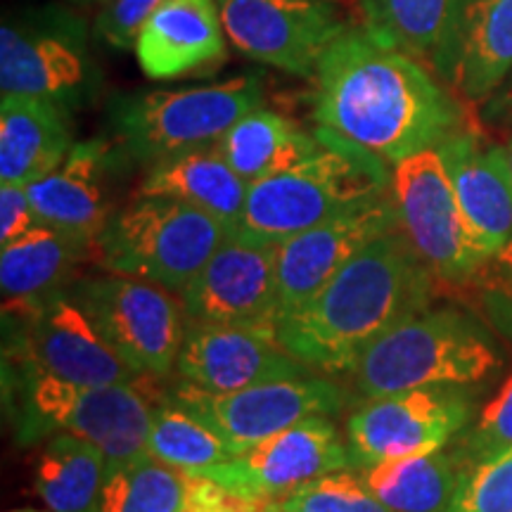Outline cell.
Returning <instances> with one entry per match:
<instances>
[{
  "label": "cell",
  "instance_id": "obj_38",
  "mask_svg": "<svg viewBox=\"0 0 512 512\" xmlns=\"http://www.w3.org/2000/svg\"><path fill=\"white\" fill-rule=\"evenodd\" d=\"M38 223L27 185L0 183V247L27 235Z\"/></svg>",
  "mask_w": 512,
  "mask_h": 512
},
{
  "label": "cell",
  "instance_id": "obj_42",
  "mask_svg": "<svg viewBox=\"0 0 512 512\" xmlns=\"http://www.w3.org/2000/svg\"><path fill=\"white\" fill-rule=\"evenodd\" d=\"M273 512H278V510H273Z\"/></svg>",
  "mask_w": 512,
  "mask_h": 512
},
{
  "label": "cell",
  "instance_id": "obj_30",
  "mask_svg": "<svg viewBox=\"0 0 512 512\" xmlns=\"http://www.w3.org/2000/svg\"><path fill=\"white\" fill-rule=\"evenodd\" d=\"M145 453L183 472H202L238 456L226 439L171 401L155 406Z\"/></svg>",
  "mask_w": 512,
  "mask_h": 512
},
{
  "label": "cell",
  "instance_id": "obj_4",
  "mask_svg": "<svg viewBox=\"0 0 512 512\" xmlns=\"http://www.w3.org/2000/svg\"><path fill=\"white\" fill-rule=\"evenodd\" d=\"M491 330L463 309H430L403 318L363 351L351 384L363 401L420 387H472L501 370Z\"/></svg>",
  "mask_w": 512,
  "mask_h": 512
},
{
  "label": "cell",
  "instance_id": "obj_9",
  "mask_svg": "<svg viewBox=\"0 0 512 512\" xmlns=\"http://www.w3.org/2000/svg\"><path fill=\"white\" fill-rule=\"evenodd\" d=\"M107 342L145 377H169L185 339L183 304L162 285L131 275L83 278L69 285Z\"/></svg>",
  "mask_w": 512,
  "mask_h": 512
},
{
  "label": "cell",
  "instance_id": "obj_29",
  "mask_svg": "<svg viewBox=\"0 0 512 512\" xmlns=\"http://www.w3.org/2000/svg\"><path fill=\"white\" fill-rule=\"evenodd\" d=\"M190 475L147 453L107 465L98 512H185Z\"/></svg>",
  "mask_w": 512,
  "mask_h": 512
},
{
  "label": "cell",
  "instance_id": "obj_37",
  "mask_svg": "<svg viewBox=\"0 0 512 512\" xmlns=\"http://www.w3.org/2000/svg\"><path fill=\"white\" fill-rule=\"evenodd\" d=\"M188 475L190 486L185 512H273V503L266 498L242 496L204 475L195 472Z\"/></svg>",
  "mask_w": 512,
  "mask_h": 512
},
{
  "label": "cell",
  "instance_id": "obj_5",
  "mask_svg": "<svg viewBox=\"0 0 512 512\" xmlns=\"http://www.w3.org/2000/svg\"><path fill=\"white\" fill-rule=\"evenodd\" d=\"M233 228L174 197L136 195L102 230L98 261L105 271L185 290Z\"/></svg>",
  "mask_w": 512,
  "mask_h": 512
},
{
  "label": "cell",
  "instance_id": "obj_36",
  "mask_svg": "<svg viewBox=\"0 0 512 512\" xmlns=\"http://www.w3.org/2000/svg\"><path fill=\"white\" fill-rule=\"evenodd\" d=\"M164 0H112L98 19V36L114 48H133L143 24Z\"/></svg>",
  "mask_w": 512,
  "mask_h": 512
},
{
  "label": "cell",
  "instance_id": "obj_23",
  "mask_svg": "<svg viewBox=\"0 0 512 512\" xmlns=\"http://www.w3.org/2000/svg\"><path fill=\"white\" fill-rule=\"evenodd\" d=\"M67 107L50 100L3 95L0 183L29 185L55 171L72 152Z\"/></svg>",
  "mask_w": 512,
  "mask_h": 512
},
{
  "label": "cell",
  "instance_id": "obj_21",
  "mask_svg": "<svg viewBox=\"0 0 512 512\" xmlns=\"http://www.w3.org/2000/svg\"><path fill=\"white\" fill-rule=\"evenodd\" d=\"M437 150L472 238L491 259L512 238V171L503 145H484L475 131L465 128Z\"/></svg>",
  "mask_w": 512,
  "mask_h": 512
},
{
  "label": "cell",
  "instance_id": "obj_25",
  "mask_svg": "<svg viewBox=\"0 0 512 512\" xmlns=\"http://www.w3.org/2000/svg\"><path fill=\"white\" fill-rule=\"evenodd\" d=\"M98 259V242L38 223L0 252V287L5 299L43 297L69 287L76 266Z\"/></svg>",
  "mask_w": 512,
  "mask_h": 512
},
{
  "label": "cell",
  "instance_id": "obj_11",
  "mask_svg": "<svg viewBox=\"0 0 512 512\" xmlns=\"http://www.w3.org/2000/svg\"><path fill=\"white\" fill-rule=\"evenodd\" d=\"M470 387H420L363 401L347 418L351 467L422 456L453 444L475 422Z\"/></svg>",
  "mask_w": 512,
  "mask_h": 512
},
{
  "label": "cell",
  "instance_id": "obj_7",
  "mask_svg": "<svg viewBox=\"0 0 512 512\" xmlns=\"http://www.w3.org/2000/svg\"><path fill=\"white\" fill-rule=\"evenodd\" d=\"M19 441L34 444L53 434H74L100 446L107 465L145 453L155 401L136 384H74L24 370Z\"/></svg>",
  "mask_w": 512,
  "mask_h": 512
},
{
  "label": "cell",
  "instance_id": "obj_35",
  "mask_svg": "<svg viewBox=\"0 0 512 512\" xmlns=\"http://www.w3.org/2000/svg\"><path fill=\"white\" fill-rule=\"evenodd\" d=\"M475 283L484 292V306L494 323L512 337V238L496 256L486 261Z\"/></svg>",
  "mask_w": 512,
  "mask_h": 512
},
{
  "label": "cell",
  "instance_id": "obj_14",
  "mask_svg": "<svg viewBox=\"0 0 512 512\" xmlns=\"http://www.w3.org/2000/svg\"><path fill=\"white\" fill-rule=\"evenodd\" d=\"M226 36L256 62L316 76L320 57L347 29L330 0H219Z\"/></svg>",
  "mask_w": 512,
  "mask_h": 512
},
{
  "label": "cell",
  "instance_id": "obj_28",
  "mask_svg": "<svg viewBox=\"0 0 512 512\" xmlns=\"http://www.w3.org/2000/svg\"><path fill=\"white\" fill-rule=\"evenodd\" d=\"M107 456L93 441L53 434L38 456L36 491L53 512H98Z\"/></svg>",
  "mask_w": 512,
  "mask_h": 512
},
{
  "label": "cell",
  "instance_id": "obj_8",
  "mask_svg": "<svg viewBox=\"0 0 512 512\" xmlns=\"http://www.w3.org/2000/svg\"><path fill=\"white\" fill-rule=\"evenodd\" d=\"M3 316L19 320V335L12 347L19 349L24 370L93 387L136 384L145 377L107 342L69 287L43 297L10 299Z\"/></svg>",
  "mask_w": 512,
  "mask_h": 512
},
{
  "label": "cell",
  "instance_id": "obj_22",
  "mask_svg": "<svg viewBox=\"0 0 512 512\" xmlns=\"http://www.w3.org/2000/svg\"><path fill=\"white\" fill-rule=\"evenodd\" d=\"M226 29L219 0H164L136 38L140 69L171 81L226 57Z\"/></svg>",
  "mask_w": 512,
  "mask_h": 512
},
{
  "label": "cell",
  "instance_id": "obj_3",
  "mask_svg": "<svg viewBox=\"0 0 512 512\" xmlns=\"http://www.w3.org/2000/svg\"><path fill=\"white\" fill-rule=\"evenodd\" d=\"M320 147L292 169L249 183L235 238L275 245L323 223L339 211L392 192V171L328 128H318Z\"/></svg>",
  "mask_w": 512,
  "mask_h": 512
},
{
  "label": "cell",
  "instance_id": "obj_20",
  "mask_svg": "<svg viewBox=\"0 0 512 512\" xmlns=\"http://www.w3.org/2000/svg\"><path fill=\"white\" fill-rule=\"evenodd\" d=\"M114 157L105 140L74 145L55 171L27 185L38 221L98 242L117 214L112 204Z\"/></svg>",
  "mask_w": 512,
  "mask_h": 512
},
{
  "label": "cell",
  "instance_id": "obj_10",
  "mask_svg": "<svg viewBox=\"0 0 512 512\" xmlns=\"http://www.w3.org/2000/svg\"><path fill=\"white\" fill-rule=\"evenodd\" d=\"M166 401L202 420L226 439L235 453L259 444L316 415H337L349 403V394L330 375H302L290 380L261 382L238 392H207L178 380Z\"/></svg>",
  "mask_w": 512,
  "mask_h": 512
},
{
  "label": "cell",
  "instance_id": "obj_24",
  "mask_svg": "<svg viewBox=\"0 0 512 512\" xmlns=\"http://www.w3.org/2000/svg\"><path fill=\"white\" fill-rule=\"evenodd\" d=\"M249 183L226 162L219 145L200 147L152 164L138 195L174 197L235 230L245 211Z\"/></svg>",
  "mask_w": 512,
  "mask_h": 512
},
{
  "label": "cell",
  "instance_id": "obj_1",
  "mask_svg": "<svg viewBox=\"0 0 512 512\" xmlns=\"http://www.w3.org/2000/svg\"><path fill=\"white\" fill-rule=\"evenodd\" d=\"M316 121L389 166L467 128L456 95L368 27H347L320 57Z\"/></svg>",
  "mask_w": 512,
  "mask_h": 512
},
{
  "label": "cell",
  "instance_id": "obj_12",
  "mask_svg": "<svg viewBox=\"0 0 512 512\" xmlns=\"http://www.w3.org/2000/svg\"><path fill=\"white\" fill-rule=\"evenodd\" d=\"M392 195L403 235L434 278L475 283L489 259L472 238L437 147L392 166Z\"/></svg>",
  "mask_w": 512,
  "mask_h": 512
},
{
  "label": "cell",
  "instance_id": "obj_19",
  "mask_svg": "<svg viewBox=\"0 0 512 512\" xmlns=\"http://www.w3.org/2000/svg\"><path fill=\"white\" fill-rule=\"evenodd\" d=\"M432 64L465 100H489L512 74V0H458Z\"/></svg>",
  "mask_w": 512,
  "mask_h": 512
},
{
  "label": "cell",
  "instance_id": "obj_2",
  "mask_svg": "<svg viewBox=\"0 0 512 512\" xmlns=\"http://www.w3.org/2000/svg\"><path fill=\"white\" fill-rule=\"evenodd\" d=\"M434 275L401 226L375 238L297 309L273 318V335L313 373H351L375 339L432 302Z\"/></svg>",
  "mask_w": 512,
  "mask_h": 512
},
{
  "label": "cell",
  "instance_id": "obj_13",
  "mask_svg": "<svg viewBox=\"0 0 512 512\" xmlns=\"http://www.w3.org/2000/svg\"><path fill=\"white\" fill-rule=\"evenodd\" d=\"M98 86L81 24L69 15L12 19L0 29L3 95L79 105Z\"/></svg>",
  "mask_w": 512,
  "mask_h": 512
},
{
  "label": "cell",
  "instance_id": "obj_32",
  "mask_svg": "<svg viewBox=\"0 0 512 512\" xmlns=\"http://www.w3.org/2000/svg\"><path fill=\"white\" fill-rule=\"evenodd\" d=\"M271 503L278 512H394L351 467L328 472Z\"/></svg>",
  "mask_w": 512,
  "mask_h": 512
},
{
  "label": "cell",
  "instance_id": "obj_16",
  "mask_svg": "<svg viewBox=\"0 0 512 512\" xmlns=\"http://www.w3.org/2000/svg\"><path fill=\"white\" fill-rule=\"evenodd\" d=\"M399 226V211L389 192L377 200L339 211L292 238L275 242L278 313L309 302L363 247Z\"/></svg>",
  "mask_w": 512,
  "mask_h": 512
},
{
  "label": "cell",
  "instance_id": "obj_33",
  "mask_svg": "<svg viewBox=\"0 0 512 512\" xmlns=\"http://www.w3.org/2000/svg\"><path fill=\"white\" fill-rule=\"evenodd\" d=\"M446 512H512V446L467 465Z\"/></svg>",
  "mask_w": 512,
  "mask_h": 512
},
{
  "label": "cell",
  "instance_id": "obj_41",
  "mask_svg": "<svg viewBox=\"0 0 512 512\" xmlns=\"http://www.w3.org/2000/svg\"><path fill=\"white\" fill-rule=\"evenodd\" d=\"M12 512H36V510H12Z\"/></svg>",
  "mask_w": 512,
  "mask_h": 512
},
{
  "label": "cell",
  "instance_id": "obj_18",
  "mask_svg": "<svg viewBox=\"0 0 512 512\" xmlns=\"http://www.w3.org/2000/svg\"><path fill=\"white\" fill-rule=\"evenodd\" d=\"M183 309L190 323L273 325L278 316L275 245L230 235L183 290Z\"/></svg>",
  "mask_w": 512,
  "mask_h": 512
},
{
  "label": "cell",
  "instance_id": "obj_34",
  "mask_svg": "<svg viewBox=\"0 0 512 512\" xmlns=\"http://www.w3.org/2000/svg\"><path fill=\"white\" fill-rule=\"evenodd\" d=\"M456 441L463 448L467 463H477L512 446V375L494 399L484 403L479 418Z\"/></svg>",
  "mask_w": 512,
  "mask_h": 512
},
{
  "label": "cell",
  "instance_id": "obj_26",
  "mask_svg": "<svg viewBox=\"0 0 512 512\" xmlns=\"http://www.w3.org/2000/svg\"><path fill=\"white\" fill-rule=\"evenodd\" d=\"M467 465L463 448L453 441L422 456L361 467L358 475L394 512H446Z\"/></svg>",
  "mask_w": 512,
  "mask_h": 512
},
{
  "label": "cell",
  "instance_id": "obj_17",
  "mask_svg": "<svg viewBox=\"0 0 512 512\" xmlns=\"http://www.w3.org/2000/svg\"><path fill=\"white\" fill-rule=\"evenodd\" d=\"M311 373L280 347L271 325L190 323L176 361L178 380L219 394Z\"/></svg>",
  "mask_w": 512,
  "mask_h": 512
},
{
  "label": "cell",
  "instance_id": "obj_15",
  "mask_svg": "<svg viewBox=\"0 0 512 512\" xmlns=\"http://www.w3.org/2000/svg\"><path fill=\"white\" fill-rule=\"evenodd\" d=\"M351 467L347 439L330 415L306 418L259 444L245 448L228 463L195 472L249 498H275L335 470Z\"/></svg>",
  "mask_w": 512,
  "mask_h": 512
},
{
  "label": "cell",
  "instance_id": "obj_31",
  "mask_svg": "<svg viewBox=\"0 0 512 512\" xmlns=\"http://www.w3.org/2000/svg\"><path fill=\"white\" fill-rule=\"evenodd\" d=\"M458 0H366V24L403 53L432 60Z\"/></svg>",
  "mask_w": 512,
  "mask_h": 512
},
{
  "label": "cell",
  "instance_id": "obj_39",
  "mask_svg": "<svg viewBox=\"0 0 512 512\" xmlns=\"http://www.w3.org/2000/svg\"><path fill=\"white\" fill-rule=\"evenodd\" d=\"M484 119L501 126H512V74L503 81V86L484 102Z\"/></svg>",
  "mask_w": 512,
  "mask_h": 512
},
{
  "label": "cell",
  "instance_id": "obj_6",
  "mask_svg": "<svg viewBox=\"0 0 512 512\" xmlns=\"http://www.w3.org/2000/svg\"><path fill=\"white\" fill-rule=\"evenodd\" d=\"M261 102L264 83L256 74H242L211 86L121 95L112 105V124L121 152L152 166L216 145Z\"/></svg>",
  "mask_w": 512,
  "mask_h": 512
},
{
  "label": "cell",
  "instance_id": "obj_40",
  "mask_svg": "<svg viewBox=\"0 0 512 512\" xmlns=\"http://www.w3.org/2000/svg\"><path fill=\"white\" fill-rule=\"evenodd\" d=\"M503 150H505V157H508V164H510V171H512V138L503 145Z\"/></svg>",
  "mask_w": 512,
  "mask_h": 512
},
{
  "label": "cell",
  "instance_id": "obj_27",
  "mask_svg": "<svg viewBox=\"0 0 512 512\" xmlns=\"http://www.w3.org/2000/svg\"><path fill=\"white\" fill-rule=\"evenodd\" d=\"M216 145L247 183H256L309 159L320 147V136L304 131L283 114L256 107L230 126Z\"/></svg>",
  "mask_w": 512,
  "mask_h": 512
}]
</instances>
